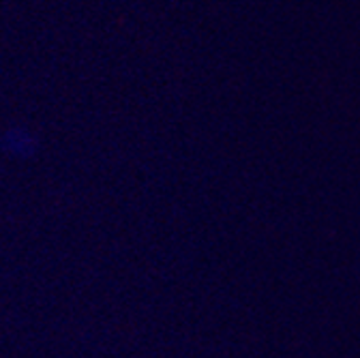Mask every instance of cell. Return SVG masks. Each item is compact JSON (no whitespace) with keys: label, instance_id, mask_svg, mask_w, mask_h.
Returning <instances> with one entry per match:
<instances>
[{"label":"cell","instance_id":"6da1fadb","mask_svg":"<svg viewBox=\"0 0 360 358\" xmlns=\"http://www.w3.org/2000/svg\"><path fill=\"white\" fill-rule=\"evenodd\" d=\"M0 151L15 159H30L39 151V138L26 127H11L0 136Z\"/></svg>","mask_w":360,"mask_h":358}]
</instances>
